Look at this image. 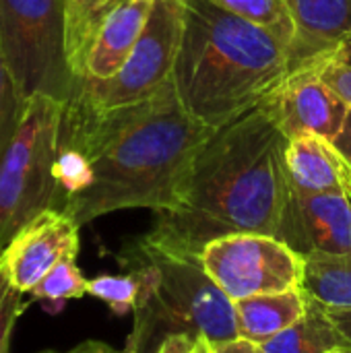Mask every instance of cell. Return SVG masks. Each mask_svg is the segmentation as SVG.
Masks as SVG:
<instances>
[{
	"label": "cell",
	"instance_id": "obj_1",
	"mask_svg": "<svg viewBox=\"0 0 351 353\" xmlns=\"http://www.w3.org/2000/svg\"><path fill=\"white\" fill-rule=\"evenodd\" d=\"M211 132L184 110L172 79L153 97L110 112L68 99L60 145L87 159L91 178L60 211L79 225L126 209L172 211Z\"/></svg>",
	"mask_w": 351,
	"mask_h": 353
},
{
	"label": "cell",
	"instance_id": "obj_2",
	"mask_svg": "<svg viewBox=\"0 0 351 353\" xmlns=\"http://www.w3.org/2000/svg\"><path fill=\"white\" fill-rule=\"evenodd\" d=\"M285 147L265 103L215 128L197 151L176 207L157 215L149 236L190 254L230 234L279 236L292 190Z\"/></svg>",
	"mask_w": 351,
	"mask_h": 353
},
{
	"label": "cell",
	"instance_id": "obj_3",
	"mask_svg": "<svg viewBox=\"0 0 351 353\" xmlns=\"http://www.w3.org/2000/svg\"><path fill=\"white\" fill-rule=\"evenodd\" d=\"M292 70V48L213 0H186L172 72L184 110L219 128L257 108Z\"/></svg>",
	"mask_w": 351,
	"mask_h": 353
},
{
	"label": "cell",
	"instance_id": "obj_4",
	"mask_svg": "<svg viewBox=\"0 0 351 353\" xmlns=\"http://www.w3.org/2000/svg\"><path fill=\"white\" fill-rule=\"evenodd\" d=\"M118 263L139 281L124 353H157L174 335L209 343L238 337L234 302L207 275L199 254L170 248L147 232L120 248Z\"/></svg>",
	"mask_w": 351,
	"mask_h": 353
},
{
	"label": "cell",
	"instance_id": "obj_5",
	"mask_svg": "<svg viewBox=\"0 0 351 353\" xmlns=\"http://www.w3.org/2000/svg\"><path fill=\"white\" fill-rule=\"evenodd\" d=\"M64 101L35 95L25 101L17 132L0 157V246L35 215L56 209V159Z\"/></svg>",
	"mask_w": 351,
	"mask_h": 353
},
{
	"label": "cell",
	"instance_id": "obj_6",
	"mask_svg": "<svg viewBox=\"0 0 351 353\" xmlns=\"http://www.w3.org/2000/svg\"><path fill=\"white\" fill-rule=\"evenodd\" d=\"M0 58L23 105L35 95L66 103L77 81L66 58L64 0H0Z\"/></svg>",
	"mask_w": 351,
	"mask_h": 353
},
{
	"label": "cell",
	"instance_id": "obj_7",
	"mask_svg": "<svg viewBox=\"0 0 351 353\" xmlns=\"http://www.w3.org/2000/svg\"><path fill=\"white\" fill-rule=\"evenodd\" d=\"M186 0H155L147 25L124 66L108 81H81L70 99L110 112L153 97L174 72Z\"/></svg>",
	"mask_w": 351,
	"mask_h": 353
},
{
	"label": "cell",
	"instance_id": "obj_8",
	"mask_svg": "<svg viewBox=\"0 0 351 353\" xmlns=\"http://www.w3.org/2000/svg\"><path fill=\"white\" fill-rule=\"evenodd\" d=\"M201 263L232 300L302 288L304 256L269 234H230L201 250Z\"/></svg>",
	"mask_w": 351,
	"mask_h": 353
},
{
	"label": "cell",
	"instance_id": "obj_9",
	"mask_svg": "<svg viewBox=\"0 0 351 353\" xmlns=\"http://www.w3.org/2000/svg\"><path fill=\"white\" fill-rule=\"evenodd\" d=\"M261 103L271 112L285 139L321 134L337 141L350 112V105L321 79L310 62L290 70Z\"/></svg>",
	"mask_w": 351,
	"mask_h": 353
},
{
	"label": "cell",
	"instance_id": "obj_10",
	"mask_svg": "<svg viewBox=\"0 0 351 353\" xmlns=\"http://www.w3.org/2000/svg\"><path fill=\"white\" fill-rule=\"evenodd\" d=\"M81 225L60 209H46L27 221L2 248L0 269L12 290L29 294L58 263L79 254Z\"/></svg>",
	"mask_w": 351,
	"mask_h": 353
},
{
	"label": "cell",
	"instance_id": "obj_11",
	"mask_svg": "<svg viewBox=\"0 0 351 353\" xmlns=\"http://www.w3.org/2000/svg\"><path fill=\"white\" fill-rule=\"evenodd\" d=\"M277 238L300 256L351 254V199L292 188Z\"/></svg>",
	"mask_w": 351,
	"mask_h": 353
},
{
	"label": "cell",
	"instance_id": "obj_12",
	"mask_svg": "<svg viewBox=\"0 0 351 353\" xmlns=\"http://www.w3.org/2000/svg\"><path fill=\"white\" fill-rule=\"evenodd\" d=\"M285 170L292 188L351 199V161L331 139L321 134L288 139Z\"/></svg>",
	"mask_w": 351,
	"mask_h": 353
},
{
	"label": "cell",
	"instance_id": "obj_13",
	"mask_svg": "<svg viewBox=\"0 0 351 353\" xmlns=\"http://www.w3.org/2000/svg\"><path fill=\"white\" fill-rule=\"evenodd\" d=\"M153 2L124 0L106 17L87 52L81 81H108L124 66L147 25Z\"/></svg>",
	"mask_w": 351,
	"mask_h": 353
},
{
	"label": "cell",
	"instance_id": "obj_14",
	"mask_svg": "<svg viewBox=\"0 0 351 353\" xmlns=\"http://www.w3.org/2000/svg\"><path fill=\"white\" fill-rule=\"evenodd\" d=\"M296 27L292 70L327 54L351 33V0H283Z\"/></svg>",
	"mask_w": 351,
	"mask_h": 353
},
{
	"label": "cell",
	"instance_id": "obj_15",
	"mask_svg": "<svg viewBox=\"0 0 351 353\" xmlns=\"http://www.w3.org/2000/svg\"><path fill=\"white\" fill-rule=\"evenodd\" d=\"M308 306L310 296L304 288L236 300L234 319L238 337L265 343L298 323L308 312Z\"/></svg>",
	"mask_w": 351,
	"mask_h": 353
},
{
	"label": "cell",
	"instance_id": "obj_16",
	"mask_svg": "<svg viewBox=\"0 0 351 353\" xmlns=\"http://www.w3.org/2000/svg\"><path fill=\"white\" fill-rule=\"evenodd\" d=\"M350 345L329 314V308L310 298L308 312L277 337L261 343L265 353H327Z\"/></svg>",
	"mask_w": 351,
	"mask_h": 353
},
{
	"label": "cell",
	"instance_id": "obj_17",
	"mask_svg": "<svg viewBox=\"0 0 351 353\" xmlns=\"http://www.w3.org/2000/svg\"><path fill=\"white\" fill-rule=\"evenodd\" d=\"M302 288L310 298L329 308L351 310V254L304 256Z\"/></svg>",
	"mask_w": 351,
	"mask_h": 353
},
{
	"label": "cell",
	"instance_id": "obj_18",
	"mask_svg": "<svg viewBox=\"0 0 351 353\" xmlns=\"http://www.w3.org/2000/svg\"><path fill=\"white\" fill-rule=\"evenodd\" d=\"M87 281L77 267V259H64L58 263L50 273H46L29 292V296L41 304H46L48 310L56 312L60 310L68 300L83 298L87 294Z\"/></svg>",
	"mask_w": 351,
	"mask_h": 353
},
{
	"label": "cell",
	"instance_id": "obj_19",
	"mask_svg": "<svg viewBox=\"0 0 351 353\" xmlns=\"http://www.w3.org/2000/svg\"><path fill=\"white\" fill-rule=\"evenodd\" d=\"M225 10L244 17L250 23H257L275 35H279L283 41L294 48L296 39V27L290 17V10L283 0H213Z\"/></svg>",
	"mask_w": 351,
	"mask_h": 353
},
{
	"label": "cell",
	"instance_id": "obj_20",
	"mask_svg": "<svg viewBox=\"0 0 351 353\" xmlns=\"http://www.w3.org/2000/svg\"><path fill=\"white\" fill-rule=\"evenodd\" d=\"M87 294L108 304V308L122 316L134 310L139 298V281L124 273V275H99L87 281Z\"/></svg>",
	"mask_w": 351,
	"mask_h": 353
},
{
	"label": "cell",
	"instance_id": "obj_21",
	"mask_svg": "<svg viewBox=\"0 0 351 353\" xmlns=\"http://www.w3.org/2000/svg\"><path fill=\"white\" fill-rule=\"evenodd\" d=\"M321 79L351 108V33L327 54L310 60Z\"/></svg>",
	"mask_w": 351,
	"mask_h": 353
},
{
	"label": "cell",
	"instance_id": "obj_22",
	"mask_svg": "<svg viewBox=\"0 0 351 353\" xmlns=\"http://www.w3.org/2000/svg\"><path fill=\"white\" fill-rule=\"evenodd\" d=\"M21 112H23V103L14 91V85L4 68V62L0 58V157L4 155V151L8 149L19 120H21Z\"/></svg>",
	"mask_w": 351,
	"mask_h": 353
},
{
	"label": "cell",
	"instance_id": "obj_23",
	"mask_svg": "<svg viewBox=\"0 0 351 353\" xmlns=\"http://www.w3.org/2000/svg\"><path fill=\"white\" fill-rule=\"evenodd\" d=\"M23 296L25 294H21L17 290H10L8 296L4 298L2 306H0V353H8L14 325H17L19 316L27 308V302H25Z\"/></svg>",
	"mask_w": 351,
	"mask_h": 353
},
{
	"label": "cell",
	"instance_id": "obj_24",
	"mask_svg": "<svg viewBox=\"0 0 351 353\" xmlns=\"http://www.w3.org/2000/svg\"><path fill=\"white\" fill-rule=\"evenodd\" d=\"M211 347H213V353H265L261 343H254V341L242 339V337L211 343Z\"/></svg>",
	"mask_w": 351,
	"mask_h": 353
},
{
	"label": "cell",
	"instance_id": "obj_25",
	"mask_svg": "<svg viewBox=\"0 0 351 353\" xmlns=\"http://www.w3.org/2000/svg\"><path fill=\"white\" fill-rule=\"evenodd\" d=\"M197 343H199V339H194V337H188V335H174V337H168V339L159 345L157 353H194Z\"/></svg>",
	"mask_w": 351,
	"mask_h": 353
},
{
	"label": "cell",
	"instance_id": "obj_26",
	"mask_svg": "<svg viewBox=\"0 0 351 353\" xmlns=\"http://www.w3.org/2000/svg\"><path fill=\"white\" fill-rule=\"evenodd\" d=\"M329 308V306H327ZM331 319L339 327V331L345 335V339L351 343V310L350 308H329Z\"/></svg>",
	"mask_w": 351,
	"mask_h": 353
},
{
	"label": "cell",
	"instance_id": "obj_27",
	"mask_svg": "<svg viewBox=\"0 0 351 353\" xmlns=\"http://www.w3.org/2000/svg\"><path fill=\"white\" fill-rule=\"evenodd\" d=\"M41 353H124V352H116L114 347L101 343V341H83L79 345H74L72 350L68 352H41Z\"/></svg>",
	"mask_w": 351,
	"mask_h": 353
},
{
	"label": "cell",
	"instance_id": "obj_28",
	"mask_svg": "<svg viewBox=\"0 0 351 353\" xmlns=\"http://www.w3.org/2000/svg\"><path fill=\"white\" fill-rule=\"evenodd\" d=\"M335 145L345 153V157L351 161V108L350 112H348V120H345V126H343V130H341V134L337 137V141H335Z\"/></svg>",
	"mask_w": 351,
	"mask_h": 353
},
{
	"label": "cell",
	"instance_id": "obj_29",
	"mask_svg": "<svg viewBox=\"0 0 351 353\" xmlns=\"http://www.w3.org/2000/svg\"><path fill=\"white\" fill-rule=\"evenodd\" d=\"M12 288H10V283H8V279H6V275L2 273V269H0V306H2V302H4V298L8 296V292H10Z\"/></svg>",
	"mask_w": 351,
	"mask_h": 353
},
{
	"label": "cell",
	"instance_id": "obj_30",
	"mask_svg": "<svg viewBox=\"0 0 351 353\" xmlns=\"http://www.w3.org/2000/svg\"><path fill=\"white\" fill-rule=\"evenodd\" d=\"M194 353H213V347H211V343L207 339H199Z\"/></svg>",
	"mask_w": 351,
	"mask_h": 353
},
{
	"label": "cell",
	"instance_id": "obj_31",
	"mask_svg": "<svg viewBox=\"0 0 351 353\" xmlns=\"http://www.w3.org/2000/svg\"><path fill=\"white\" fill-rule=\"evenodd\" d=\"M327 353H351V343L350 345H339V347H335V350H331V352Z\"/></svg>",
	"mask_w": 351,
	"mask_h": 353
},
{
	"label": "cell",
	"instance_id": "obj_32",
	"mask_svg": "<svg viewBox=\"0 0 351 353\" xmlns=\"http://www.w3.org/2000/svg\"><path fill=\"white\" fill-rule=\"evenodd\" d=\"M0 259H2V246H0Z\"/></svg>",
	"mask_w": 351,
	"mask_h": 353
}]
</instances>
